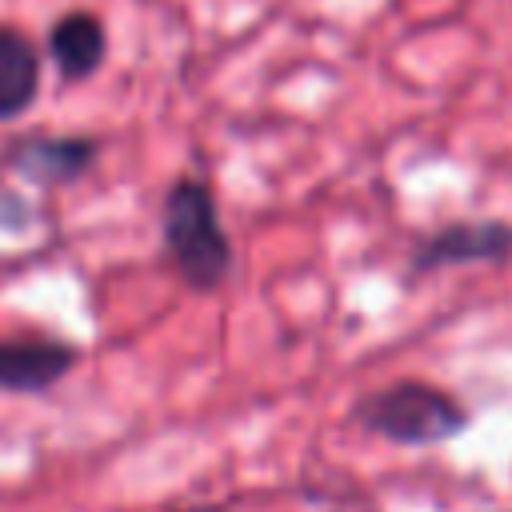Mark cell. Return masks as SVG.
I'll return each instance as SVG.
<instances>
[{"label":"cell","instance_id":"7","mask_svg":"<svg viewBox=\"0 0 512 512\" xmlns=\"http://www.w3.org/2000/svg\"><path fill=\"white\" fill-rule=\"evenodd\" d=\"M96 156L92 140H28L12 152V164L32 180H72Z\"/></svg>","mask_w":512,"mask_h":512},{"label":"cell","instance_id":"3","mask_svg":"<svg viewBox=\"0 0 512 512\" xmlns=\"http://www.w3.org/2000/svg\"><path fill=\"white\" fill-rule=\"evenodd\" d=\"M512 252V228L504 220H480V224H448L432 232L412 264L420 272L444 268V264H476V260H504Z\"/></svg>","mask_w":512,"mask_h":512},{"label":"cell","instance_id":"8","mask_svg":"<svg viewBox=\"0 0 512 512\" xmlns=\"http://www.w3.org/2000/svg\"><path fill=\"white\" fill-rule=\"evenodd\" d=\"M184 512H220V508H184Z\"/></svg>","mask_w":512,"mask_h":512},{"label":"cell","instance_id":"4","mask_svg":"<svg viewBox=\"0 0 512 512\" xmlns=\"http://www.w3.org/2000/svg\"><path fill=\"white\" fill-rule=\"evenodd\" d=\"M72 364H76V352L68 344H52V340H16L12 344L8 340V344H0V388L44 392Z\"/></svg>","mask_w":512,"mask_h":512},{"label":"cell","instance_id":"6","mask_svg":"<svg viewBox=\"0 0 512 512\" xmlns=\"http://www.w3.org/2000/svg\"><path fill=\"white\" fill-rule=\"evenodd\" d=\"M52 60L68 80H84L104 60V28L88 12H72L52 28Z\"/></svg>","mask_w":512,"mask_h":512},{"label":"cell","instance_id":"2","mask_svg":"<svg viewBox=\"0 0 512 512\" xmlns=\"http://www.w3.org/2000/svg\"><path fill=\"white\" fill-rule=\"evenodd\" d=\"M352 420L392 444H440L468 424V412L456 396L428 380H396L380 392H368L352 408Z\"/></svg>","mask_w":512,"mask_h":512},{"label":"cell","instance_id":"5","mask_svg":"<svg viewBox=\"0 0 512 512\" xmlns=\"http://www.w3.org/2000/svg\"><path fill=\"white\" fill-rule=\"evenodd\" d=\"M36 84H40L36 48L20 32L0 28V120L20 116L32 104Z\"/></svg>","mask_w":512,"mask_h":512},{"label":"cell","instance_id":"1","mask_svg":"<svg viewBox=\"0 0 512 512\" xmlns=\"http://www.w3.org/2000/svg\"><path fill=\"white\" fill-rule=\"evenodd\" d=\"M164 244L180 268V276L208 292L232 268V244L220 228L216 200L200 180H176L164 200Z\"/></svg>","mask_w":512,"mask_h":512}]
</instances>
